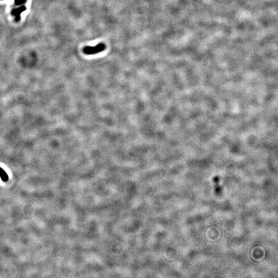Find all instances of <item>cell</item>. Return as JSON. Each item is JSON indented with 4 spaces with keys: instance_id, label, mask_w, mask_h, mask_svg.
Returning <instances> with one entry per match:
<instances>
[{
    "instance_id": "1",
    "label": "cell",
    "mask_w": 278,
    "mask_h": 278,
    "mask_svg": "<svg viewBox=\"0 0 278 278\" xmlns=\"http://www.w3.org/2000/svg\"><path fill=\"white\" fill-rule=\"evenodd\" d=\"M106 48V45L104 43H100L95 46H85L83 48V52L86 55H94L103 52Z\"/></svg>"
},
{
    "instance_id": "2",
    "label": "cell",
    "mask_w": 278,
    "mask_h": 278,
    "mask_svg": "<svg viewBox=\"0 0 278 278\" xmlns=\"http://www.w3.org/2000/svg\"><path fill=\"white\" fill-rule=\"evenodd\" d=\"M26 10V7L25 6H22L12 10L11 14L12 15H13L14 17H15V21L16 22H19L20 20L21 13L25 12Z\"/></svg>"
},
{
    "instance_id": "3",
    "label": "cell",
    "mask_w": 278,
    "mask_h": 278,
    "mask_svg": "<svg viewBox=\"0 0 278 278\" xmlns=\"http://www.w3.org/2000/svg\"><path fill=\"white\" fill-rule=\"evenodd\" d=\"M0 177H1L2 180L7 181L8 180V175L6 172L0 167Z\"/></svg>"
},
{
    "instance_id": "4",
    "label": "cell",
    "mask_w": 278,
    "mask_h": 278,
    "mask_svg": "<svg viewBox=\"0 0 278 278\" xmlns=\"http://www.w3.org/2000/svg\"><path fill=\"white\" fill-rule=\"evenodd\" d=\"M27 0H15V5H20L23 4H25Z\"/></svg>"
}]
</instances>
